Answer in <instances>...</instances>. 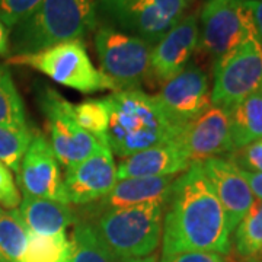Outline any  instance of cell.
Wrapping results in <instances>:
<instances>
[{
    "label": "cell",
    "mask_w": 262,
    "mask_h": 262,
    "mask_svg": "<svg viewBox=\"0 0 262 262\" xmlns=\"http://www.w3.org/2000/svg\"><path fill=\"white\" fill-rule=\"evenodd\" d=\"M42 0H0V20L12 29L29 16Z\"/></svg>",
    "instance_id": "cell-28"
},
{
    "label": "cell",
    "mask_w": 262,
    "mask_h": 262,
    "mask_svg": "<svg viewBox=\"0 0 262 262\" xmlns=\"http://www.w3.org/2000/svg\"><path fill=\"white\" fill-rule=\"evenodd\" d=\"M39 103L50 131V146L58 163L66 169L73 168L103 147H110L108 141L96 139L77 125L70 114L72 102L57 91L46 89Z\"/></svg>",
    "instance_id": "cell-9"
},
{
    "label": "cell",
    "mask_w": 262,
    "mask_h": 262,
    "mask_svg": "<svg viewBox=\"0 0 262 262\" xmlns=\"http://www.w3.org/2000/svg\"><path fill=\"white\" fill-rule=\"evenodd\" d=\"M122 262H158V255L151 253L144 258H136V259H122Z\"/></svg>",
    "instance_id": "cell-35"
},
{
    "label": "cell",
    "mask_w": 262,
    "mask_h": 262,
    "mask_svg": "<svg viewBox=\"0 0 262 262\" xmlns=\"http://www.w3.org/2000/svg\"><path fill=\"white\" fill-rule=\"evenodd\" d=\"M19 213L29 233L39 236L66 233V229L77 222L70 204L38 196L22 195Z\"/></svg>",
    "instance_id": "cell-18"
},
{
    "label": "cell",
    "mask_w": 262,
    "mask_h": 262,
    "mask_svg": "<svg viewBox=\"0 0 262 262\" xmlns=\"http://www.w3.org/2000/svg\"><path fill=\"white\" fill-rule=\"evenodd\" d=\"M0 163H2V162H0Z\"/></svg>",
    "instance_id": "cell-40"
},
{
    "label": "cell",
    "mask_w": 262,
    "mask_h": 262,
    "mask_svg": "<svg viewBox=\"0 0 262 262\" xmlns=\"http://www.w3.org/2000/svg\"><path fill=\"white\" fill-rule=\"evenodd\" d=\"M211 105L230 111L262 88V47L256 34L213 64Z\"/></svg>",
    "instance_id": "cell-8"
},
{
    "label": "cell",
    "mask_w": 262,
    "mask_h": 262,
    "mask_svg": "<svg viewBox=\"0 0 262 262\" xmlns=\"http://www.w3.org/2000/svg\"><path fill=\"white\" fill-rule=\"evenodd\" d=\"M261 262H262V259H261Z\"/></svg>",
    "instance_id": "cell-39"
},
{
    "label": "cell",
    "mask_w": 262,
    "mask_h": 262,
    "mask_svg": "<svg viewBox=\"0 0 262 262\" xmlns=\"http://www.w3.org/2000/svg\"><path fill=\"white\" fill-rule=\"evenodd\" d=\"M8 61L38 70L53 82L82 94L118 91L117 84L95 67L82 39L64 41L32 54L13 56Z\"/></svg>",
    "instance_id": "cell-5"
},
{
    "label": "cell",
    "mask_w": 262,
    "mask_h": 262,
    "mask_svg": "<svg viewBox=\"0 0 262 262\" xmlns=\"http://www.w3.org/2000/svg\"><path fill=\"white\" fill-rule=\"evenodd\" d=\"M70 114L80 128L95 136L96 139L108 141L106 131L110 125V108L105 98L72 103Z\"/></svg>",
    "instance_id": "cell-25"
},
{
    "label": "cell",
    "mask_w": 262,
    "mask_h": 262,
    "mask_svg": "<svg viewBox=\"0 0 262 262\" xmlns=\"http://www.w3.org/2000/svg\"><path fill=\"white\" fill-rule=\"evenodd\" d=\"M69 244L70 249L66 262H122L105 245L94 226L83 220L76 222Z\"/></svg>",
    "instance_id": "cell-21"
},
{
    "label": "cell",
    "mask_w": 262,
    "mask_h": 262,
    "mask_svg": "<svg viewBox=\"0 0 262 262\" xmlns=\"http://www.w3.org/2000/svg\"><path fill=\"white\" fill-rule=\"evenodd\" d=\"M16 175L24 195L69 204L60 163L44 134L32 136Z\"/></svg>",
    "instance_id": "cell-12"
},
{
    "label": "cell",
    "mask_w": 262,
    "mask_h": 262,
    "mask_svg": "<svg viewBox=\"0 0 262 262\" xmlns=\"http://www.w3.org/2000/svg\"><path fill=\"white\" fill-rule=\"evenodd\" d=\"M246 182L249 184V188L252 191L255 200H261L262 201V172H248L242 170Z\"/></svg>",
    "instance_id": "cell-33"
},
{
    "label": "cell",
    "mask_w": 262,
    "mask_h": 262,
    "mask_svg": "<svg viewBox=\"0 0 262 262\" xmlns=\"http://www.w3.org/2000/svg\"><path fill=\"white\" fill-rule=\"evenodd\" d=\"M229 159L242 170L262 172V140L253 141L242 149L234 150Z\"/></svg>",
    "instance_id": "cell-29"
},
{
    "label": "cell",
    "mask_w": 262,
    "mask_h": 262,
    "mask_svg": "<svg viewBox=\"0 0 262 262\" xmlns=\"http://www.w3.org/2000/svg\"><path fill=\"white\" fill-rule=\"evenodd\" d=\"M32 140L28 128H13L0 125V162L10 172L18 173L20 160Z\"/></svg>",
    "instance_id": "cell-27"
},
{
    "label": "cell",
    "mask_w": 262,
    "mask_h": 262,
    "mask_svg": "<svg viewBox=\"0 0 262 262\" xmlns=\"http://www.w3.org/2000/svg\"><path fill=\"white\" fill-rule=\"evenodd\" d=\"M189 0H98V12L111 28L153 47L182 19Z\"/></svg>",
    "instance_id": "cell-6"
},
{
    "label": "cell",
    "mask_w": 262,
    "mask_h": 262,
    "mask_svg": "<svg viewBox=\"0 0 262 262\" xmlns=\"http://www.w3.org/2000/svg\"><path fill=\"white\" fill-rule=\"evenodd\" d=\"M261 91H262V88H261Z\"/></svg>",
    "instance_id": "cell-38"
},
{
    "label": "cell",
    "mask_w": 262,
    "mask_h": 262,
    "mask_svg": "<svg viewBox=\"0 0 262 262\" xmlns=\"http://www.w3.org/2000/svg\"><path fill=\"white\" fill-rule=\"evenodd\" d=\"M70 244L66 233L39 236L29 233L28 245L20 262H66Z\"/></svg>",
    "instance_id": "cell-26"
},
{
    "label": "cell",
    "mask_w": 262,
    "mask_h": 262,
    "mask_svg": "<svg viewBox=\"0 0 262 262\" xmlns=\"http://www.w3.org/2000/svg\"><path fill=\"white\" fill-rule=\"evenodd\" d=\"M200 163L225 210L229 229L233 233L255 201L249 184L245 179L242 169L237 168L230 159L210 158Z\"/></svg>",
    "instance_id": "cell-15"
},
{
    "label": "cell",
    "mask_w": 262,
    "mask_h": 262,
    "mask_svg": "<svg viewBox=\"0 0 262 262\" xmlns=\"http://www.w3.org/2000/svg\"><path fill=\"white\" fill-rule=\"evenodd\" d=\"M163 211L165 203L103 210L91 225L120 259L144 258L159 246Z\"/></svg>",
    "instance_id": "cell-4"
},
{
    "label": "cell",
    "mask_w": 262,
    "mask_h": 262,
    "mask_svg": "<svg viewBox=\"0 0 262 262\" xmlns=\"http://www.w3.org/2000/svg\"><path fill=\"white\" fill-rule=\"evenodd\" d=\"M0 204L9 210L20 204V194L13 175L3 163H0Z\"/></svg>",
    "instance_id": "cell-30"
},
{
    "label": "cell",
    "mask_w": 262,
    "mask_h": 262,
    "mask_svg": "<svg viewBox=\"0 0 262 262\" xmlns=\"http://www.w3.org/2000/svg\"><path fill=\"white\" fill-rule=\"evenodd\" d=\"M234 248L244 258L262 255V201L255 200L249 211L234 229Z\"/></svg>",
    "instance_id": "cell-23"
},
{
    "label": "cell",
    "mask_w": 262,
    "mask_h": 262,
    "mask_svg": "<svg viewBox=\"0 0 262 262\" xmlns=\"http://www.w3.org/2000/svg\"><path fill=\"white\" fill-rule=\"evenodd\" d=\"M246 5L252 12L255 34L262 47V0H246Z\"/></svg>",
    "instance_id": "cell-32"
},
{
    "label": "cell",
    "mask_w": 262,
    "mask_h": 262,
    "mask_svg": "<svg viewBox=\"0 0 262 262\" xmlns=\"http://www.w3.org/2000/svg\"><path fill=\"white\" fill-rule=\"evenodd\" d=\"M198 47L211 63L239 47L255 34L246 0H207L198 22Z\"/></svg>",
    "instance_id": "cell-7"
},
{
    "label": "cell",
    "mask_w": 262,
    "mask_h": 262,
    "mask_svg": "<svg viewBox=\"0 0 262 262\" xmlns=\"http://www.w3.org/2000/svg\"><path fill=\"white\" fill-rule=\"evenodd\" d=\"M0 125L28 128L24 102L9 69L3 64H0Z\"/></svg>",
    "instance_id": "cell-24"
},
{
    "label": "cell",
    "mask_w": 262,
    "mask_h": 262,
    "mask_svg": "<svg viewBox=\"0 0 262 262\" xmlns=\"http://www.w3.org/2000/svg\"><path fill=\"white\" fill-rule=\"evenodd\" d=\"M177 177L118 179L111 192L99 200L103 210L140 206L147 203H166Z\"/></svg>",
    "instance_id": "cell-19"
},
{
    "label": "cell",
    "mask_w": 262,
    "mask_h": 262,
    "mask_svg": "<svg viewBox=\"0 0 262 262\" xmlns=\"http://www.w3.org/2000/svg\"><path fill=\"white\" fill-rule=\"evenodd\" d=\"M98 0H42L12 28L9 41L19 54H32L56 44L80 39L96 25Z\"/></svg>",
    "instance_id": "cell-3"
},
{
    "label": "cell",
    "mask_w": 262,
    "mask_h": 262,
    "mask_svg": "<svg viewBox=\"0 0 262 262\" xmlns=\"http://www.w3.org/2000/svg\"><path fill=\"white\" fill-rule=\"evenodd\" d=\"M95 47L101 72L117 84L118 91L139 89L149 75L151 46L140 38L102 27L95 35Z\"/></svg>",
    "instance_id": "cell-10"
},
{
    "label": "cell",
    "mask_w": 262,
    "mask_h": 262,
    "mask_svg": "<svg viewBox=\"0 0 262 262\" xmlns=\"http://www.w3.org/2000/svg\"><path fill=\"white\" fill-rule=\"evenodd\" d=\"M181 136L177 140L150 147L121 159L117 166V178L177 177L178 173L185 172L192 162L184 149Z\"/></svg>",
    "instance_id": "cell-17"
},
{
    "label": "cell",
    "mask_w": 262,
    "mask_h": 262,
    "mask_svg": "<svg viewBox=\"0 0 262 262\" xmlns=\"http://www.w3.org/2000/svg\"><path fill=\"white\" fill-rule=\"evenodd\" d=\"M181 141L192 163L233 153L229 113L223 108L211 106L188 125L181 136Z\"/></svg>",
    "instance_id": "cell-16"
},
{
    "label": "cell",
    "mask_w": 262,
    "mask_h": 262,
    "mask_svg": "<svg viewBox=\"0 0 262 262\" xmlns=\"http://www.w3.org/2000/svg\"><path fill=\"white\" fill-rule=\"evenodd\" d=\"M198 34L195 15L181 19L151 47L149 75L166 83L181 73L198 47Z\"/></svg>",
    "instance_id": "cell-14"
},
{
    "label": "cell",
    "mask_w": 262,
    "mask_h": 262,
    "mask_svg": "<svg viewBox=\"0 0 262 262\" xmlns=\"http://www.w3.org/2000/svg\"><path fill=\"white\" fill-rule=\"evenodd\" d=\"M251 262H261V261H258V259H252V261Z\"/></svg>",
    "instance_id": "cell-37"
},
{
    "label": "cell",
    "mask_w": 262,
    "mask_h": 262,
    "mask_svg": "<svg viewBox=\"0 0 262 262\" xmlns=\"http://www.w3.org/2000/svg\"><path fill=\"white\" fill-rule=\"evenodd\" d=\"M9 29L0 20V56H6L9 53Z\"/></svg>",
    "instance_id": "cell-34"
},
{
    "label": "cell",
    "mask_w": 262,
    "mask_h": 262,
    "mask_svg": "<svg viewBox=\"0 0 262 262\" xmlns=\"http://www.w3.org/2000/svg\"><path fill=\"white\" fill-rule=\"evenodd\" d=\"M0 262H8V261H6V259H5V258H3V256L0 255Z\"/></svg>",
    "instance_id": "cell-36"
},
{
    "label": "cell",
    "mask_w": 262,
    "mask_h": 262,
    "mask_svg": "<svg viewBox=\"0 0 262 262\" xmlns=\"http://www.w3.org/2000/svg\"><path fill=\"white\" fill-rule=\"evenodd\" d=\"M29 232L16 208L0 207V255L8 262H20Z\"/></svg>",
    "instance_id": "cell-22"
},
{
    "label": "cell",
    "mask_w": 262,
    "mask_h": 262,
    "mask_svg": "<svg viewBox=\"0 0 262 262\" xmlns=\"http://www.w3.org/2000/svg\"><path fill=\"white\" fill-rule=\"evenodd\" d=\"M105 101L110 108L108 146L121 159L177 140L187 130L169 120L156 95L141 89L115 91Z\"/></svg>",
    "instance_id": "cell-2"
},
{
    "label": "cell",
    "mask_w": 262,
    "mask_h": 262,
    "mask_svg": "<svg viewBox=\"0 0 262 262\" xmlns=\"http://www.w3.org/2000/svg\"><path fill=\"white\" fill-rule=\"evenodd\" d=\"M160 262H229L225 255L215 252H203V251H191V252L175 253L163 256Z\"/></svg>",
    "instance_id": "cell-31"
},
{
    "label": "cell",
    "mask_w": 262,
    "mask_h": 262,
    "mask_svg": "<svg viewBox=\"0 0 262 262\" xmlns=\"http://www.w3.org/2000/svg\"><path fill=\"white\" fill-rule=\"evenodd\" d=\"M117 163L110 147L66 169L63 184L69 204L86 206L106 196L117 184Z\"/></svg>",
    "instance_id": "cell-13"
},
{
    "label": "cell",
    "mask_w": 262,
    "mask_h": 262,
    "mask_svg": "<svg viewBox=\"0 0 262 262\" xmlns=\"http://www.w3.org/2000/svg\"><path fill=\"white\" fill-rule=\"evenodd\" d=\"M229 113L230 139L234 150L262 140V91L234 105Z\"/></svg>",
    "instance_id": "cell-20"
},
{
    "label": "cell",
    "mask_w": 262,
    "mask_h": 262,
    "mask_svg": "<svg viewBox=\"0 0 262 262\" xmlns=\"http://www.w3.org/2000/svg\"><path fill=\"white\" fill-rule=\"evenodd\" d=\"M156 98L169 120L181 128H187L213 106L208 77L204 70L194 64L187 66L168 80Z\"/></svg>",
    "instance_id": "cell-11"
},
{
    "label": "cell",
    "mask_w": 262,
    "mask_h": 262,
    "mask_svg": "<svg viewBox=\"0 0 262 262\" xmlns=\"http://www.w3.org/2000/svg\"><path fill=\"white\" fill-rule=\"evenodd\" d=\"M165 207L163 256L191 251L230 252L232 232L227 217L200 162L175 178Z\"/></svg>",
    "instance_id": "cell-1"
}]
</instances>
